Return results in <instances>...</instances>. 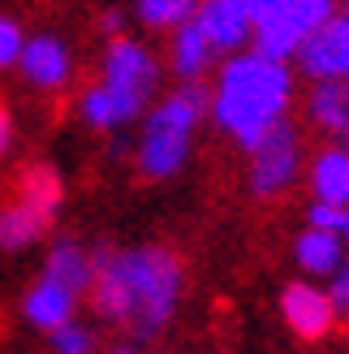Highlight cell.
I'll return each mask as SVG.
<instances>
[{
  "mask_svg": "<svg viewBox=\"0 0 349 354\" xmlns=\"http://www.w3.org/2000/svg\"><path fill=\"white\" fill-rule=\"evenodd\" d=\"M293 69L306 82H349V13L345 9L298 48Z\"/></svg>",
  "mask_w": 349,
  "mask_h": 354,
  "instance_id": "9",
  "label": "cell"
},
{
  "mask_svg": "<svg viewBox=\"0 0 349 354\" xmlns=\"http://www.w3.org/2000/svg\"><path fill=\"white\" fill-rule=\"evenodd\" d=\"M13 194L22 203H30L39 216L57 221L61 207H65V177H61V169L52 160H30V165H22V173H17Z\"/></svg>",
  "mask_w": 349,
  "mask_h": 354,
  "instance_id": "17",
  "label": "cell"
},
{
  "mask_svg": "<svg viewBox=\"0 0 349 354\" xmlns=\"http://www.w3.org/2000/svg\"><path fill=\"white\" fill-rule=\"evenodd\" d=\"M99 82L112 91V100L121 104L126 121H143V113L160 100V82H164V65L160 57L134 35H117L103 44L99 57Z\"/></svg>",
  "mask_w": 349,
  "mask_h": 354,
  "instance_id": "4",
  "label": "cell"
},
{
  "mask_svg": "<svg viewBox=\"0 0 349 354\" xmlns=\"http://www.w3.org/2000/svg\"><path fill=\"white\" fill-rule=\"evenodd\" d=\"M289 5V0H246V9H250V17H255V26L263 22V17H272V13H281Z\"/></svg>",
  "mask_w": 349,
  "mask_h": 354,
  "instance_id": "26",
  "label": "cell"
},
{
  "mask_svg": "<svg viewBox=\"0 0 349 354\" xmlns=\"http://www.w3.org/2000/svg\"><path fill=\"white\" fill-rule=\"evenodd\" d=\"M22 86H30L34 95H61L69 91L74 82V52L61 35H26V48H22V61L13 69Z\"/></svg>",
  "mask_w": 349,
  "mask_h": 354,
  "instance_id": "8",
  "label": "cell"
},
{
  "mask_svg": "<svg viewBox=\"0 0 349 354\" xmlns=\"http://www.w3.org/2000/svg\"><path fill=\"white\" fill-rule=\"evenodd\" d=\"M345 259H349V246L337 234H328V229L306 225L302 234L293 238V263H298V272L310 277V281H328Z\"/></svg>",
  "mask_w": 349,
  "mask_h": 354,
  "instance_id": "18",
  "label": "cell"
},
{
  "mask_svg": "<svg viewBox=\"0 0 349 354\" xmlns=\"http://www.w3.org/2000/svg\"><path fill=\"white\" fill-rule=\"evenodd\" d=\"M302 186L315 203H349V147L323 143L319 151H310Z\"/></svg>",
  "mask_w": 349,
  "mask_h": 354,
  "instance_id": "14",
  "label": "cell"
},
{
  "mask_svg": "<svg viewBox=\"0 0 349 354\" xmlns=\"http://www.w3.org/2000/svg\"><path fill=\"white\" fill-rule=\"evenodd\" d=\"M323 286H328V298H332V307H337V320L349 324V259L323 281Z\"/></svg>",
  "mask_w": 349,
  "mask_h": 354,
  "instance_id": "24",
  "label": "cell"
},
{
  "mask_svg": "<svg viewBox=\"0 0 349 354\" xmlns=\"http://www.w3.org/2000/svg\"><path fill=\"white\" fill-rule=\"evenodd\" d=\"M13 147H17V117H13L9 104L0 100V160H9Z\"/></svg>",
  "mask_w": 349,
  "mask_h": 354,
  "instance_id": "25",
  "label": "cell"
},
{
  "mask_svg": "<svg viewBox=\"0 0 349 354\" xmlns=\"http://www.w3.org/2000/svg\"><path fill=\"white\" fill-rule=\"evenodd\" d=\"M26 48V30L13 13H0V74H13Z\"/></svg>",
  "mask_w": 349,
  "mask_h": 354,
  "instance_id": "23",
  "label": "cell"
},
{
  "mask_svg": "<svg viewBox=\"0 0 349 354\" xmlns=\"http://www.w3.org/2000/svg\"><path fill=\"white\" fill-rule=\"evenodd\" d=\"M91 311L108 328H121L130 342H155L177 320L186 298V263L164 242L95 246V286Z\"/></svg>",
  "mask_w": 349,
  "mask_h": 354,
  "instance_id": "1",
  "label": "cell"
},
{
  "mask_svg": "<svg viewBox=\"0 0 349 354\" xmlns=\"http://www.w3.org/2000/svg\"><path fill=\"white\" fill-rule=\"evenodd\" d=\"M302 121L328 143L349 147V86L345 82H310L302 95Z\"/></svg>",
  "mask_w": 349,
  "mask_h": 354,
  "instance_id": "13",
  "label": "cell"
},
{
  "mask_svg": "<svg viewBox=\"0 0 349 354\" xmlns=\"http://www.w3.org/2000/svg\"><path fill=\"white\" fill-rule=\"evenodd\" d=\"M195 22L203 26V35L212 39L220 57H233L255 39V17L246 9V0H199Z\"/></svg>",
  "mask_w": 349,
  "mask_h": 354,
  "instance_id": "12",
  "label": "cell"
},
{
  "mask_svg": "<svg viewBox=\"0 0 349 354\" xmlns=\"http://www.w3.org/2000/svg\"><path fill=\"white\" fill-rule=\"evenodd\" d=\"M341 9H345V13H349V0H345V5H341Z\"/></svg>",
  "mask_w": 349,
  "mask_h": 354,
  "instance_id": "29",
  "label": "cell"
},
{
  "mask_svg": "<svg viewBox=\"0 0 349 354\" xmlns=\"http://www.w3.org/2000/svg\"><path fill=\"white\" fill-rule=\"evenodd\" d=\"M52 238V221L39 216L30 203H22L17 194L0 199V255H26L34 246H43Z\"/></svg>",
  "mask_w": 349,
  "mask_h": 354,
  "instance_id": "16",
  "label": "cell"
},
{
  "mask_svg": "<svg viewBox=\"0 0 349 354\" xmlns=\"http://www.w3.org/2000/svg\"><path fill=\"white\" fill-rule=\"evenodd\" d=\"M302 216H306V225L328 229V234H337L349 246V203H315V199H310Z\"/></svg>",
  "mask_w": 349,
  "mask_h": 354,
  "instance_id": "22",
  "label": "cell"
},
{
  "mask_svg": "<svg viewBox=\"0 0 349 354\" xmlns=\"http://www.w3.org/2000/svg\"><path fill=\"white\" fill-rule=\"evenodd\" d=\"M241 156H246V190L255 199H263V203L285 199L293 186H302L306 160H310L306 134H302V126L293 117H285L281 126H272L250 151H241Z\"/></svg>",
  "mask_w": 349,
  "mask_h": 354,
  "instance_id": "5",
  "label": "cell"
},
{
  "mask_svg": "<svg viewBox=\"0 0 349 354\" xmlns=\"http://www.w3.org/2000/svg\"><path fill=\"white\" fill-rule=\"evenodd\" d=\"M95 354H138L134 346H112V350H95Z\"/></svg>",
  "mask_w": 349,
  "mask_h": 354,
  "instance_id": "28",
  "label": "cell"
},
{
  "mask_svg": "<svg viewBox=\"0 0 349 354\" xmlns=\"http://www.w3.org/2000/svg\"><path fill=\"white\" fill-rule=\"evenodd\" d=\"M276 311H281L285 328L302 342H323L341 320H337V307L328 298L323 281H310V277H293L285 281L281 298H276Z\"/></svg>",
  "mask_w": 349,
  "mask_h": 354,
  "instance_id": "7",
  "label": "cell"
},
{
  "mask_svg": "<svg viewBox=\"0 0 349 354\" xmlns=\"http://www.w3.org/2000/svg\"><path fill=\"white\" fill-rule=\"evenodd\" d=\"M99 30L108 35V39H117V35H126V13H121V9L99 13Z\"/></svg>",
  "mask_w": 349,
  "mask_h": 354,
  "instance_id": "27",
  "label": "cell"
},
{
  "mask_svg": "<svg viewBox=\"0 0 349 354\" xmlns=\"http://www.w3.org/2000/svg\"><path fill=\"white\" fill-rule=\"evenodd\" d=\"M212 117V86L177 82L172 91L143 113V130L134 143V173L143 182H172L195 156V134Z\"/></svg>",
  "mask_w": 349,
  "mask_h": 354,
  "instance_id": "3",
  "label": "cell"
},
{
  "mask_svg": "<svg viewBox=\"0 0 349 354\" xmlns=\"http://www.w3.org/2000/svg\"><path fill=\"white\" fill-rule=\"evenodd\" d=\"M78 303H82V298L69 286H61V281H52L48 272H39L22 290V298H17V315H22L26 328H34V333H43V337H48L52 328H61V324L74 320Z\"/></svg>",
  "mask_w": 349,
  "mask_h": 354,
  "instance_id": "10",
  "label": "cell"
},
{
  "mask_svg": "<svg viewBox=\"0 0 349 354\" xmlns=\"http://www.w3.org/2000/svg\"><path fill=\"white\" fill-rule=\"evenodd\" d=\"M298 100V74L289 61H272L255 48H241L216 65L212 82V121L237 151H250L272 126L293 113Z\"/></svg>",
  "mask_w": 349,
  "mask_h": 354,
  "instance_id": "2",
  "label": "cell"
},
{
  "mask_svg": "<svg viewBox=\"0 0 349 354\" xmlns=\"http://www.w3.org/2000/svg\"><path fill=\"white\" fill-rule=\"evenodd\" d=\"M337 13H341V0H289L281 13H272V17H263V22L255 26L250 48L263 52V57H272V61H289L293 65L298 48L319 26L332 22Z\"/></svg>",
  "mask_w": 349,
  "mask_h": 354,
  "instance_id": "6",
  "label": "cell"
},
{
  "mask_svg": "<svg viewBox=\"0 0 349 354\" xmlns=\"http://www.w3.org/2000/svg\"><path fill=\"white\" fill-rule=\"evenodd\" d=\"M39 272H48L52 281L69 286L78 298L91 294L95 286V246H86L78 234H57L43 242V263Z\"/></svg>",
  "mask_w": 349,
  "mask_h": 354,
  "instance_id": "11",
  "label": "cell"
},
{
  "mask_svg": "<svg viewBox=\"0 0 349 354\" xmlns=\"http://www.w3.org/2000/svg\"><path fill=\"white\" fill-rule=\"evenodd\" d=\"M74 113L86 130H95V134H121L130 126L126 113H121V104L112 100V91L103 86L99 78L95 82H86L82 91H78V104H74Z\"/></svg>",
  "mask_w": 349,
  "mask_h": 354,
  "instance_id": "19",
  "label": "cell"
},
{
  "mask_svg": "<svg viewBox=\"0 0 349 354\" xmlns=\"http://www.w3.org/2000/svg\"><path fill=\"white\" fill-rule=\"evenodd\" d=\"M99 342H95V328L86 324V320H69L61 328H52L48 333V354H95Z\"/></svg>",
  "mask_w": 349,
  "mask_h": 354,
  "instance_id": "21",
  "label": "cell"
},
{
  "mask_svg": "<svg viewBox=\"0 0 349 354\" xmlns=\"http://www.w3.org/2000/svg\"><path fill=\"white\" fill-rule=\"evenodd\" d=\"M199 13V0H134L138 26H147L155 35H172Z\"/></svg>",
  "mask_w": 349,
  "mask_h": 354,
  "instance_id": "20",
  "label": "cell"
},
{
  "mask_svg": "<svg viewBox=\"0 0 349 354\" xmlns=\"http://www.w3.org/2000/svg\"><path fill=\"white\" fill-rule=\"evenodd\" d=\"M216 61H220V52L212 48V39L203 35V26L195 17L168 35V69L177 82H207Z\"/></svg>",
  "mask_w": 349,
  "mask_h": 354,
  "instance_id": "15",
  "label": "cell"
}]
</instances>
